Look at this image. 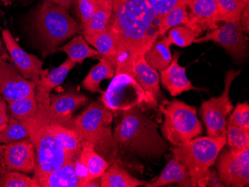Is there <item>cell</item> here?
Returning a JSON list of instances; mask_svg holds the SVG:
<instances>
[{
  "instance_id": "obj_34",
  "label": "cell",
  "mask_w": 249,
  "mask_h": 187,
  "mask_svg": "<svg viewBox=\"0 0 249 187\" xmlns=\"http://www.w3.org/2000/svg\"><path fill=\"white\" fill-rule=\"evenodd\" d=\"M199 36L196 31L187 26H178L169 31L167 37L170 44L185 48L190 47Z\"/></svg>"
},
{
  "instance_id": "obj_7",
  "label": "cell",
  "mask_w": 249,
  "mask_h": 187,
  "mask_svg": "<svg viewBox=\"0 0 249 187\" xmlns=\"http://www.w3.org/2000/svg\"><path fill=\"white\" fill-rule=\"evenodd\" d=\"M159 111L164 117L160 127L162 136L173 146L186 144L203 133V125L194 106L173 100L165 102Z\"/></svg>"
},
{
  "instance_id": "obj_4",
  "label": "cell",
  "mask_w": 249,
  "mask_h": 187,
  "mask_svg": "<svg viewBox=\"0 0 249 187\" xmlns=\"http://www.w3.org/2000/svg\"><path fill=\"white\" fill-rule=\"evenodd\" d=\"M34 33L43 55L56 51L58 46L80 32V26L68 10L44 0L33 20Z\"/></svg>"
},
{
  "instance_id": "obj_12",
  "label": "cell",
  "mask_w": 249,
  "mask_h": 187,
  "mask_svg": "<svg viewBox=\"0 0 249 187\" xmlns=\"http://www.w3.org/2000/svg\"><path fill=\"white\" fill-rule=\"evenodd\" d=\"M36 169V151L30 139L2 144L0 171H14L32 174Z\"/></svg>"
},
{
  "instance_id": "obj_11",
  "label": "cell",
  "mask_w": 249,
  "mask_h": 187,
  "mask_svg": "<svg viewBox=\"0 0 249 187\" xmlns=\"http://www.w3.org/2000/svg\"><path fill=\"white\" fill-rule=\"evenodd\" d=\"M212 41L222 46L235 61L240 62L248 54V39L242 29L240 20L225 22L222 26L209 30L204 37H198L196 43Z\"/></svg>"
},
{
  "instance_id": "obj_3",
  "label": "cell",
  "mask_w": 249,
  "mask_h": 187,
  "mask_svg": "<svg viewBox=\"0 0 249 187\" xmlns=\"http://www.w3.org/2000/svg\"><path fill=\"white\" fill-rule=\"evenodd\" d=\"M113 119L114 113L110 109L103 103L93 102L79 115L72 118L68 127L78 134L82 142L93 145L95 151L111 164L120 161L118 147L112 132Z\"/></svg>"
},
{
  "instance_id": "obj_50",
  "label": "cell",
  "mask_w": 249,
  "mask_h": 187,
  "mask_svg": "<svg viewBox=\"0 0 249 187\" xmlns=\"http://www.w3.org/2000/svg\"><path fill=\"white\" fill-rule=\"evenodd\" d=\"M2 1H3V2H6L8 0H2Z\"/></svg>"
},
{
  "instance_id": "obj_35",
  "label": "cell",
  "mask_w": 249,
  "mask_h": 187,
  "mask_svg": "<svg viewBox=\"0 0 249 187\" xmlns=\"http://www.w3.org/2000/svg\"><path fill=\"white\" fill-rule=\"evenodd\" d=\"M0 187H40L35 178L24 173L14 171H0Z\"/></svg>"
},
{
  "instance_id": "obj_43",
  "label": "cell",
  "mask_w": 249,
  "mask_h": 187,
  "mask_svg": "<svg viewBox=\"0 0 249 187\" xmlns=\"http://www.w3.org/2000/svg\"><path fill=\"white\" fill-rule=\"evenodd\" d=\"M47 1H50V2L67 10L71 8V5L77 2V0H47Z\"/></svg>"
},
{
  "instance_id": "obj_23",
  "label": "cell",
  "mask_w": 249,
  "mask_h": 187,
  "mask_svg": "<svg viewBox=\"0 0 249 187\" xmlns=\"http://www.w3.org/2000/svg\"><path fill=\"white\" fill-rule=\"evenodd\" d=\"M115 75L116 68L114 64L102 56L99 63L93 66L82 81V86L90 93L103 94L105 91L101 88V83L103 81L113 79Z\"/></svg>"
},
{
  "instance_id": "obj_15",
  "label": "cell",
  "mask_w": 249,
  "mask_h": 187,
  "mask_svg": "<svg viewBox=\"0 0 249 187\" xmlns=\"http://www.w3.org/2000/svg\"><path fill=\"white\" fill-rule=\"evenodd\" d=\"M75 65V63L67 58L58 68L50 72L47 69H43L36 87V101L38 105L37 114L38 115L41 117L47 115L50 107L52 91L63 84Z\"/></svg>"
},
{
  "instance_id": "obj_32",
  "label": "cell",
  "mask_w": 249,
  "mask_h": 187,
  "mask_svg": "<svg viewBox=\"0 0 249 187\" xmlns=\"http://www.w3.org/2000/svg\"><path fill=\"white\" fill-rule=\"evenodd\" d=\"M29 139L26 125L11 117L9 122L0 126V144H8L22 139Z\"/></svg>"
},
{
  "instance_id": "obj_14",
  "label": "cell",
  "mask_w": 249,
  "mask_h": 187,
  "mask_svg": "<svg viewBox=\"0 0 249 187\" xmlns=\"http://www.w3.org/2000/svg\"><path fill=\"white\" fill-rule=\"evenodd\" d=\"M37 82L25 79L11 63L0 59V94L5 101H15L36 93Z\"/></svg>"
},
{
  "instance_id": "obj_2",
  "label": "cell",
  "mask_w": 249,
  "mask_h": 187,
  "mask_svg": "<svg viewBox=\"0 0 249 187\" xmlns=\"http://www.w3.org/2000/svg\"><path fill=\"white\" fill-rule=\"evenodd\" d=\"M113 135L119 151L144 160H158L169 149L167 141L158 131V123L141 107L123 111Z\"/></svg>"
},
{
  "instance_id": "obj_24",
  "label": "cell",
  "mask_w": 249,
  "mask_h": 187,
  "mask_svg": "<svg viewBox=\"0 0 249 187\" xmlns=\"http://www.w3.org/2000/svg\"><path fill=\"white\" fill-rule=\"evenodd\" d=\"M38 118L71 156L75 157L78 155L82 149V141L73 129L54 122H47L40 117Z\"/></svg>"
},
{
  "instance_id": "obj_36",
  "label": "cell",
  "mask_w": 249,
  "mask_h": 187,
  "mask_svg": "<svg viewBox=\"0 0 249 187\" xmlns=\"http://www.w3.org/2000/svg\"><path fill=\"white\" fill-rule=\"evenodd\" d=\"M226 144L235 150L249 148V130L228 124L226 128Z\"/></svg>"
},
{
  "instance_id": "obj_28",
  "label": "cell",
  "mask_w": 249,
  "mask_h": 187,
  "mask_svg": "<svg viewBox=\"0 0 249 187\" xmlns=\"http://www.w3.org/2000/svg\"><path fill=\"white\" fill-rule=\"evenodd\" d=\"M113 4L99 5L97 11L89 22L82 27L85 38L106 32L110 26Z\"/></svg>"
},
{
  "instance_id": "obj_48",
  "label": "cell",
  "mask_w": 249,
  "mask_h": 187,
  "mask_svg": "<svg viewBox=\"0 0 249 187\" xmlns=\"http://www.w3.org/2000/svg\"><path fill=\"white\" fill-rule=\"evenodd\" d=\"M243 2H245L246 4H249V0H243Z\"/></svg>"
},
{
  "instance_id": "obj_21",
  "label": "cell",
  "mask_w": 249,
  "mask_h": 187,
  "mask_svg": "<svg viewBox=\"0 0 249 187\" xmlns=\"http://www.w3.org/2000/svg\"><path fill=\"white\" fill-rule=\"evenodd\" d=\"M131 75L145 91L152 94L157 101L160 100L161 96L160 76L158 71L147 64L144 55H141L135 60Z\"/></svg>"
},
{
  "instance_id": "obj_46",
  "label": "cell",
  "mask_w": 249,
  "mask_h": 187,
  "mask_svg": "<svg viewBox=\"0 0 249 187\" xmlns=\"http://www.w3.org/2000/svg\"><path fill=\"white\" fill-rule=\"evenodd\" d=\"M99 5L103 4H114V0H96Z\"/></svg>"
},
{
  "instance_id": "obj_49",
  "label": "cell",
  "mask_w": 249,
  "mask_h": 187,
  "mask_svg": "<svg viewBox=\"0 0 249 187\" xmlns=\"http://www.w3.org/2000/svg\"><path fill=\"white\" fill-rule=\"evenodd\" d=\"M1 149H2V144H0V151H1Z\"/></svg>"
},
{
  "instance_id": "obj_6",
  "label": "cell",
  "mask_w": 249,
  "mask_h": 187,
  "mask_svg": "<svg viewBox=\"0 0 249 187\" xmlns=\"http://www.w3.org/2000/svg\"><path fill=\"white\" fill-rule=\"evenodd\" d=\"M21 122L26 125L29 139L36 151V169L33 178L36 181L53 172L68 160L74 158L50 133L36 114Z\"/></svg>"
},
{
  "instance_id": "obj_9",
  "label": "cell",
  "mask_w": 249,
  "mask_h": 187,
  "mask_svg": "<svg viewBox=\"0 0 249 187\" xmlns=\"http://www.w3.org/2000/svg\"><path fill=\"white\" fill-rule=\"evenodd\" d=\"M241 70L229 69L225 74L224 90L218 97H212L203 101L200 107V114L206 128L207 135L212 138H226L228 119L233 111V106L230 100V88Z\"/></svg>"
},
{
  "instance_id": "obj_10",
  "label": "cell",
  "mask_w": 249,
  "mask_h": 187,
  "mask_svg": "<svg viewBox=\"0 0 249 187\" xmlns=\"http://www.w3.org/2000/svg\"><path fill=\"white\" fill-rule=\"evenodd\" d=\"M216 163L225 187H249V148L243 150L222 149Z\"/></svg>"
},
{
  "instance_id": "obj_17",
  "label": "cell",
  "mask_w": 249,
  "mask_h": 187,
  "mask_svg": "<svg viewBox=\"0 0 249 187\" xmlns=\"http://www.w3.org/2000/svg\"><path fill=\"white\" fill-rule=\"evenodd\" d=\"M190 8L189 27L198 34L217 28L219 22L216 0H185Z\"/></svg>"
},
{
  "instance_id": "obj_40",
  "label": "cell",
  "mask_w": 249,
  "mask_h": 187,
  "mask_svg": "<svg viewBox=\"0 0 249 187\" xmlns=\"http://www.w3.org/2000/svg\"><path fill=\"white\" fill-rule=\"evenodd\" d=\"M206 187H225L222 181H221L217 170L211 167L208 174V182Z\"/></svg>"
},
{
  "instance_id": "obj_42",
  "label": "cell",
  "mask_w": 249,
  "mask_h": 187,
  "mask_svg": "<svg viewBox=\"0 0 249 187\" xmlns=\"http://www.w3.org/2000/svg\"><path fill=\"white\" fill-rule=\"evenodd\" d=\"M0 59L13 64V61H12L11 56L8 54V51H7L6 48H5V45H4L3 41H2L1 37H0Z\"/></svg>"
},
{
  "instance_id": "obj_39",
  "label": "cell",
  "mask_w": 249,
  "mask_h": 187,
  "mask_svg": "<svg viewBox=\"0 0 249 187\" xmlns=\"http://www.w3.org/2000/svg\"><path fill=\"white\" fill-rule=\"evenodd\" d=\"M154 12L157 25L171 11L178 3L182 0H149Z\"/></svg>"
},
{
  "instance_id": "obj_27",
  "label": "cell",
  "mask_w": 249,
  "mask_h": 187,
  "mask_svg": "<svg viewBox=\"0 0 249 187\" xmlns=\"http://www.w3.org/2000/svg\"><path fill=\"white\" fill-rule=\"evenodd\" d=\"M56 51L66 53L67 58L75 64H82L87 58L99 56V52L89 47V43L82 35L75 36L65 45L58 47Z\"/></svg>"
},
{
  "instance_id": "obj_22",
  "label": "cell",
  "mask_w": 249,
  "mask_h": 187,
  "mask_svg": "<svg viewBox=\"0 0 249 187\" xmlns=\"http://www.w3.org/2000/svg\"><path fill=\"white\" fill-rule=\"evenodd\" d=\"M76 160L86 170L88 181L100 178L110 165L95 151L93 145L86 142H82V149Z\"/></svg>"
},
{
  "instance_id": "obj_37",
  "label": "cell",
  "mask_w": 249,
  "mask_h": 187,
  "mask_svg": "<svg viewBox=\"0 0 249 187\" xmlns=\"http://www.w3.org/2000/svg\"><path fill=\"white\" fill-rule=\"evenodd\" d=\"M228 124L249 130V104L248 102L238 103L228 119Z\"/></svg>"
},
{
  "instance_id": "obj_25",
  "label": "cell",
  "mask_w": 249,
  "mask_h": 187,
  "mask_svg": "<svg viewBox=\"0 0 249 187\" xmlns=\"http://www.w3.org/2000/svg\"><path fill=\"white\" fill-rule=\"evenodd\" d=\"M100 179L101 187H138L146 184V181L134 178L118 163H111Z\"/></svg>"
},
{
  "instance_id": "obj_1",
  "label": "cell",
  "mask_w": 249,
  "mask_h": 187,
  "mask_svg": "<svg viewBox=\"0 0 249 187\" xmlns=\"http://www.w3.org/2000/svg\"><path fill=\"white\" fill-rule=\"evenodd\" d=\"M117 45L116 74L131 75L133 64L158 37V26L149 0H114L108 27Z\"/></svg>"
},
{
  "instance_id": "obj_26",
  "label": "cell",
  "mask_w": 249,
  "mask_h": 187,
  "mask_svg": "<svg viewBox=\"0 0 249 187\" xmlns=\"http://www.w3.org/2000/svg\"><path fill=\"white\" fill-rule=\"evenodd\" d=\"M170 47L171 44L166 36H163L160 40L154 42L150 48L144 54L147 64L159 72L167 68L173 61Z\"/></svg>"
},
{
  "instance_id": "obj_20",
  "label": "cell",
  "mask_w": 249,
  "mask_h": 187,
  "mask_svg": "<svg viewBox=\"0 0 249 187\" xmlns=\"http://www.w3.org/2000/svg\"><path fill=\"white\" fill-rule=\"evenodd\" d=\"M76 157L71 159L58 170L37 180L40 187H81Z\"/></svg>"
},
{
  "instance_id": "obj_44",
  "label": "cell",
  "mask_w": 249,
  "mask_h": 187,
  "mask_svg": "<svg viewBox=\"0 0 249 187\" xmlns=\"http://www.w3.org/2000/svg\"><path fill=\"white\" fill-rule=\"evenodd\" d=\"M11 117L7 114V107L0 105V126L9 122Z\"/></svg>"
},
{
  "instance_id": "obj_19",
  "label": "cell",
  "mask_w": 249,
  "mask_h": 187,
  "mask_svg": "<svg viewBox=\"0 0 249 187\" xmlns=\"http://www.w3.org/2000/svg\"><path fill=\"white\" fill-rule=\"evenodd\" d=\"M173 184H178V187H193L187 167L174 155L158 178L150 182H146L144 187H161Z\"/></svg>"
},
{
  "instance_id": "obj_18",
  "label": "cell",
  "mask_w": 249,
  "mask_h": 187,
  "mask_svg": "<svg viewBox=\"0 0 249 187\" xmlns=\"http://www.w3.org/2000/svg\"><path fill=\"white\" fill-rule=\"evenodd\" d=\"M180 52L175 51L170 65L160 72V81L163 88L169 91L172 96H177L184 92L202 91L201 88L196 87L189 80L186 68L178 63Z\"/></svg>"
},
{
  "instance_id": "obj_38",
  "label": "cell",
  "mask_w": 249,
  "mask_h": 187,
  "mask_svg": "<svg viewBox=\"0 0 249 187\" xmlns=\"http://www.w3.org/2000/svg\"><path fill=\"white\" fill-rule=\"evenodd\" d=\"M76 3L78 17L83 27L96 13L99 4L96 0H77Z\"/></svg>"
},
{
  "instance_id": "obj_8",
  "label": "cell",
  "mask_w": 249,
  "mask_h": 187,
  "mask_svg": "<svg viewBox=\"0 0 249 187\" xmlns=\"http://www.w3.org/2000/svg\"><path fill=\"white\" fill-rule=\"evenodd\" d=\"M102 95L101 102L113 113L123 112L134 107L145 111L158 106L155 97L145 91L132 75L125 72L116 74Z\"/></svg>"
},
{
  "instance_id": "obj_45",
  "label": "cell",
  "mask_w": 249,
  "mask_h": 187,
  "mask_svg": "<svg viewBox=\"0 0 249 187\" xmlns=\"http://www.w3.org/2000/svg\"><path fill=\"white\" fill-rule=\"evenodd\" d=\"M85 187H101L100 178L89 180L85 184Z\"/></svg>"
},
{
  "instance_id": "obj_30",
  "label": "cell",
  "mask_w": 249,
  "mask_h": 187,
  "mask_svg": "<svg viewBox=\"0 0 249 187\" xmlns=\"http://www.w3.org/2000/svg\"><path fill=\"white\" fill-rule=\"evenodd\" d=\"M189 26V13L185 0L180 1L158 24V36L163 37L168 31L176 26Z\"/></svg>"
},
{
  "instance_id": "obj_16",
  "label": "cell",
  "mask_w": 249,
  "mask_h": 187,
  "mask_svg": "<svg viewBox=\"0 0 249 187\" xmlns=\"http://www.w3.org/2000/svg\"><path fill=\"white\" fill-rule=\"evenodd\" d=\"M2 37L14 65L21 75L25 79L37 83L43 71V61L21 48L8 29H2Z\"/></svg>"
},
{
  "instance_id": "obj_13",
  "label": "cell",
  "mask_w": 249,
  "mask_h": 187,
  "mask_svg": "<svg viewBox=\"0 0 249 187\" xmlns=\"http://www.w3.org/2000/svg\"><path fill=\"white\" fill-rule=\"evenodd\" d=\"M85 95L75 91L73 89L64 93L51 95L48 113L45 117L36 114L42 120L54 122L64 126H69L72 115L79 107L88 103Z\"/></svg>"
},
{
  "instance_id": "obj_31",
  "label": "cell",
  "mask_w": 249,
  "mask_h": 187,
  "mask_svg": "<svg viewBox=\"0 0 249 187\" xmlns=\"http://www.w3.org/2000/svg\"><path fill=\"white\" fill-rule=\"evenodd\" d=\"M8 111L12 118L24 121L34 117L38 111L36 93L15 101L8 102Z\"/></svg>"
},
{
  "instance_id": "obj_41",
  "label": "cell",
  "mask_w": 249,
  "mask_h": 187,
  "mask_svg": "<svg viewBox=\"0 0 249 187\" xmlns=\"http://www.w3.org/2000/svg\"><path fill=\"white\" fill-rule=\"evenodd\" d=\"M240 25H241L242 29L243 32L249 34V4L246 5L245 9L243 10V13L240 16Z\"/></svg>"
},
{
  "instance_id": "obj_29",
  "label": "cell",
  "mask_w": 249,
  "mask_h": 187,
  "mask_svg": "<svg viewBox=\"0 0 249 187\" xmlns=\"http://www.w3.org/2000/svg\"><path fill=\"white\" fill-rule=\"evenodd\" d=\"M85 39L89 44L94 47L100 56L107 58L115 67L117 58V41L109 29L103 33Z\"/></svg>"
},
{
  "instance_id": "obj_47",
  "label": "cell",
  "mask_w": 249,
  "mask_h": 187,
  "mask_svg": "<svg viewBox=\"0 0 249 187\" xmlns=\"http://www.w3.org/2000/svg\"><path fill=\"white\" fill-rule=\"evenodd\" d=\"M0 105L4 106V107H7L5 100L2 98V96H1V94H0Z\"/></svg>"
},
{
  "instance_id": "obj_33",
  "label": "cell",
  "mask_w": 249,
  "mask_h": 187,
  "mask_svg": "<svg viewBox=\"0 0 249 187\" xmlns=\"http://www.w3.org/2000/svg\"><path fill=\"white\" fill-rule=\"evenodd\" d=\"M219 22L240 20L247 4L243 0H216ZM249 5V4H248Z\"/></svg>"
},
{
  "instance_id": "obj_5",
  "label": "cell",
  "mask_w": 249,
  "mask_h": 187,
  "mask_svg": "<svg viewBox=\"0 0 249 187\" xmlns=\"http://www.w3.org/2000/svg\"><path fill=\"white\" fill-rule=\"evenodd\" d=\"M225 145L226 138L198 136L186 144L174 146L172 152L187 167L193 187H206L210 169Z\"/></svg>"
}]
</instances>
